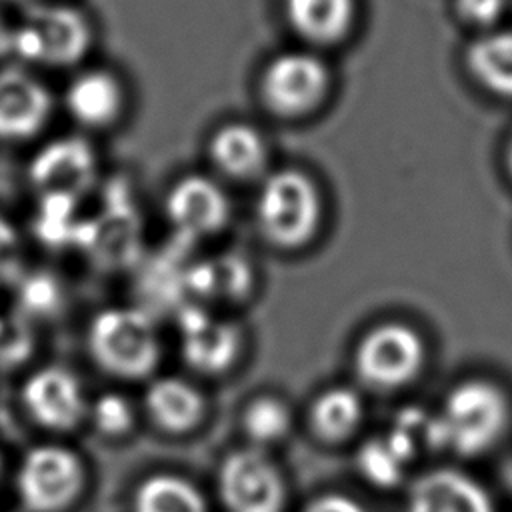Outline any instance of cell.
<instances>
[{
    "instance_id": "6da1fadb",
    "label": "cell",
    "mask_w": 512,
    "mask_h": 512,
    "mask_svg": "<svg viewBox=\"0 0 512 512\" xmlns=\"http://www.w3.org/2000/svg\"><path fill=\"white\" fill-rule=\"evenodd\" d=\"M508 420V402L490 382L468 380L450 390L444 408L424 424L430 446L450 448L462 456L488 450Z\"/></svg>"
},
{
    "instance_id": "7a4b0ae2",
    "label": "cell",
    "mask_w": 512,
    "mask_h": 512,
    "mask_svg": "<svg viewBox=\"0 0 512 512\" xmlns=\"http://www.w3.org/2000/svg\"><path fill=\"white\" fill-rule=\"evenodd\" d=\"M322 194L302 170L282 168L268 174L256 196V226L266 242L294 250L308 244L322 222Z\"/></svg>"
},
{
    "instance_id": "3957f363",
    "label": "cell",
    "mask_w": 512,
    "mask_h": 512,
    "mask_svg": "<svg viewBox=\"0 0 512 512\" xmlns=\"http://www.w3.org/2000/svg\"><path fill=\"white\" fill-rule=\"evenodd\" d=\"M88 348L102 370L130 380L150 374L160 358L152 318L132 306L100 310L88 326Z\"/></svg>"
},
{
    "instance_id": "277c9868",
    "label": "cell",
    "mask_w": 512,
    "mask_h": 512,
    "mask_svg": "<svg viewBox=\"0 0 512 512\" xmlns=\"http://www.w3.org/2000/svg\"><path fill=\"white\" fill-rule=\"evenodd\" d=\"M330 84V68L318 54L286 50L264 66L260 98L272 114L298 118L314 112L326 100Z\"/></svg>"
},
{
    "instance_id": "5b68a950",
    "label": "cell",
    "mask_w": 512,
    "mask_h": 512,
    "mask_svg": "<svg viewBox=\"0 0 512 512\" xmlns=\"http://www.w3.org/2000/svg\"><path fill=\"white\" fill-rule=\"evenodd\" d=\"M424 356V342L414 328L402 322H382L358 342L354 368L368 386L390 390L414 380Z\"/></svg>"
},
{
    "instance_id": "8992f818",
    "label": "cell",
    "mask_w": 512,
    "mask_h": 512,
    "mask_svg": "<svg viewBox=\"0 0 512 512\" xmlns=\"http://www.w3.org/2000/svg\"><path fill=\"white\" fill-rule=\"evenodd\" d=\"M84 480V464L72 450L46 444L24 456L16 486L30 512H62L80 496Z\"/></svg>"
},
{
    "instance_id": "52a82bcc",
    "label": "cell",
    "mask_w": 512,
    "mask_h": 512,
    "mask_svg": "<svg viewBox=\"0 0 512 512\" xmlns=\"http://www.w3.org/2000/svg\"><path fill=\"white\" fill-rule=\"evenodd\" d=\"M218 490L230 512H282L286 502L284 478L260 448L228 454L218 472Z\"/></svg>"
},
{
    "instance_id": "ba28073f",
    "label": "cell",
    "mask_w": 512,
    "mask_h": 512,
    "mask_svg": "<svg viewBox=\"0 0 512 512\" xmlns=\"http://www.w3.org/2000/svg\"><path fill=\"white\" fill-rule=\"evenodd\" d=\"M92 30L88 18L70 6L38 8L20 30L16 48L24 58L66 66L84 56Z\"/></svg>"
},
{
    "instance_id": "9c48e42d",
    "label": "cell",
    "mask_w": 512,
    "mask_h": 512,
    "mask_svg": "<svg viewBox=\"0 0 512 512\" xmlns=\"http://www.w3.org/2000/svg\"><path fill=\"white\" fill-rule=\"evenodd\" d=\"M230 212L226 190L206 174H186L166 194V216L186 236L202 238L220 232Z\"/></svg>"
},
{
    "instance_id": "30bf717a",
    "label": "cell",
    "mask_w": 512,
    "mask_h": 512,
    "mask_svg": "<svg viewBox=\"0 0 512 512\" xmlns=\"http://www.w3.org/2000/svg\"><path fill=\"white\" fill-rule=\"evenodd\" d=\"M28 414L50 430H70L88 416L80 380L62 366H44L28 376L22 388Z\"/></svg>"
},
{
    "instance_id": "8fae6325",
    "label": "cell",
    "mask_w": 512,
    "mask_h": 512,
    "mask_svg": "<svg viewBox=\"0 0 512 512\" xmlns=\"http://www.w3.org/2000/svg\"><path fill=\"white\" fill-rule=\"evenodd\" d=\"M48 86L28 70L0 68V140L20 142L36 136L52 114Z\"/></svg>"
},
{
    "instance_id": "7c38bea8",
    "label": "cell",
    "mask_w": 512,
    "mask_h": 512,
    "mask_svg": "<svg viewBox=\"0 0 512 512\" xmlns=\"http://www.w3.org/2000/svg\"><path fill=\"white\" fill-rule=\"evenodd\" d=\"M178 326L182 354L198 372L220 374L234 364L242 344L236 324L194 306L182 312Z\"/></svg>"
},
{
    "instance_id": "4fadbf2b",
    "label": "cell",
    "mask_w": 512,
    "mask_h": 512,
    "mask_svg": "<svg viewBox=\"0 0 512 512\" xmlns=\"http://www.w3.org/2000/svg\"><path fill=\"white\" fill-rule=\"evenodd\" d=\"M96 176V154L80 138L48 142L32 160L30 178L38 190L50 196H74L84 192Z\"/></svg>"
},
{
    "instance_id": "5bb4252c",
    "label": "cell",
    "mask_w": 512,
    "mask_h": 512,
    "mask_svg": "<svg viewBox=\"0 0 512 512\" xmlns=\"http://www.w3.org/2000/svg\"><path fill=\"white\" fill-rule=\"evenodd\" d=\"M124 86L108 70L92 68L76 74L64 90V106L70 118L86 128H106L124 110Z\"/></svg>"
},
{
    "instance_id": "9a60e30c",
    "label": "cell",
    "mask_w": 512,
    "mask_h": 512,
    "mask_svg": "<svg viewBox=\"0 0 512 512\" xmlns=\"http://www.w3.org/2000/svg\"><path fill=\"white\" fill-rule=\"evenodd\" d=\"M408 512H494L486 490L464 472L442 468L416 480Z\"/></svg>"
},
{
    "instance_id": "2e32d148",
    "label": "cell",
    "mask_w": 512,
    "mask_h": 512,
    "mask_svg": "<svg viewBox=\"0 0 512 512\" xmlns=\"http://www.w3.org/2000/svg\"><path fill=\"white\" fill-rule=\"evenodd\" d=\"M208 152L214 166L236 180L260 176L268 162L266 138L256 126L246 122L220 126L208 142Z\"/></svg>"
},
{
    "instance_id": "e0dca14e",
    "label": "cell",
    "mask_w": 512,
    "mask_h": 512,
    "mask_svg": "<svg viewBox=\"0 0 512 512\" xmlns=\"http://www.w3.org/2000/svg\"><path fill=\"white\" fill-rule=\"evenodd\" d=\"M292 30L312 44L342 40L356 18L354 0H284Z\"/></svg>"
},
{
    "instance_id": "ac0fdd59",
    "label": "cell",
    "mask_w": 512,
    "mask_h": 512,
    "mask_svg": "<svg viewBox=\"0 0 512 512\" xmlns=\"http://www.w3.org/2000/svg\"><path fill=\"white\" fill-rule=\"evenodd\" d=\"M144 402L150 418L170 434L192 430L204 414V398L198 388L176 376L152 382Z\"/></svg>"
},
{
    "instance_id": "d6986e66",
    "label": "cell",
    "mask_w": 512,
    "mask_h": 512,
    "mask_svg": "<svg viewBox=\"0 0 512 512\" xmlns=\"http://www.w3.org/2000/svg\"><path fill=\"white\" fill-rule=\"evenodd\" d=\"M468 68L494 94L512 98V30L490 32L468 48Z\"/></svg>"
},
{
    "instance_id": "ffe728a7",
    "label": "cell",
    "mask_w": 512,
    "mask_h": 512,
    "mask_svg": "<svg viewBox=\"0 0 512 512\" xmlns=\"http://www.w3.org/2000/svg\"><path fill=\"white\" fill-rule=\"evenodd\" d=\"M362 422V400L346 386H334L322 392L310 412V424L318 438L340 442L352 436Z\"/></svg>"
},
{
    "instance_id": "44dd1931",
    "label": "cell",
    "mask_w": 512,
    "mask_h": 512,
    "mask_svg": "<svg viewBox=\"0 0 512 512\" xmlns=\"http://www.w3.org/2000/svg\"><path fill=\"white\" fill-rule=\"evenodd\" d=\"M134 512H208L202 492L186 478L156 474L134 492Z\"/></svg>"
},
{
    "instance_id": "7402d4cb",
    "label": "cell",
    "mask_w": 512,
    "mask_h": 512,
    "mask_svg": "<svg viewBox=\"0 0 512 512\" xmlns=\"http://www.w3.org/2000/svg\"><path fill=\"white\" fill-rule=\"evenodd\" d=\"M196 274V290L204 296L216 298H238L250 288V270L246 262L234 256H220Z\"/></svg>"
},
{
    "instance_id": "603a6c76",
    "label": "cell",
    "mask_w": 512,
    "mask_h": 512,
    "mask_svg": "<svg viewBox=\"0 0 512 512\" xmlns=\"http://www.w3.org/2000/svg\"><path fill=\"white\" fill-rule=\"evenodd\" d=\"M244 430L248 438L258 446L280 442L292 424L288 406L278 398H256L244 412Z\"/></svg>"
},
{
    "instance_id": "cb8c5ba5",
    "label": "cell",
    "mask_w": 512,
    "mask_h": 512,
    "mask_svg": "<svg viewBox=\"0 0 512 512\" xmlns=\"http://www.w3.org/2000/svg\"><path fill=\"white\" fill-rule=\"evenodd\" d=\"M360 474L378 488H392L402 480L406 462L392 448L388 438H370L358 452Z\"/></svg>"
},
{
    "instance_id": "d4e9b609",
    "label": "cell",
    "mask_w": 512,
    "mask_h": 512,
    "mask_svg": "<svg viewBox=\"0 0 512 512\" xmlns=\"http://www.w3.org/2000/svg\"><path fill=\"white\" fill-rule=\"evenodd\" d=\"M88 416L96 430L104 436H124L134 424V412L130 402L116 392L98 396L88 406Z\"/></svg>"
},
{
    "instance_id": "484cf974",
    "label": "cell",
    "mask_w": 512,
    "mask_h": 512,
    "mask_svg": "<svg viewBox=\"0 0 512 512\" xmlns=\"http://www.w3.org/2000/svg\"><path fill=\"white\" fill-rule=\"evenodd\" d=\"M30 334L22 320L0 316V364H14L26 356Z\"/></svg>"
},
{
    "instance_id": "4316f807",
    "label": "cell",
    "mask_w": 512,
    "mask_h": 512,
    "mask_svg": "<svg viewBox=\"0 0 512 512\" xmlns=\"http://www.w3.org/2000/svg\"><path fill=\"white\" fill-rule=\"evenodd\" d=\"M22 242L18 230L0 214V282L12 280L20 270Z\"/></svg>"
},
{
    "instance_id": "83f0119b",
    "label": "cell",
    "mask_w": 512,
    "mask_h": 512,
    "mask_svg": "<svg viewBox=\"0 0 512 512\" xmlns=\"http://www.w3.org/2000/svg\"><path fill=\"white\" fill-rule=\"evenodd\" d=\"M506 6V0H456L460 16L472 24H492L498 20Z\"/></svg>"
},
{
    "instance_id": "f1b7e54d",
    "label": "cell",
    "mask_w": 512,
    "mask_h": 512,
    "mask_svg": "<svg viewBox=\"0 0 512 512\" xmlns=\"http://www.w3.org/2000/svg\"><path fill=\"white\" fill-rule=\"evenodd\" d=\"M304 512H366L362 504L344 494H324L312 500Z\"/></svg>"
},
{
    "instance_id": "f546056e",
    "label": "cell",
    "mask_w": 512,
    "mask_h": 512,
    "mask_svg": "<svg viewBox=\"0 0 512 512\" xmlns=\"http://www.w3.org/2000/svg\"><path fill=\"white\" fill-rule=\"evenodd\" d=\"M508 168L512 172V144H510V150H508Z\"/></svg>"
},
{
    "instance_id": "4dcf8cb0",
    "label": "cell",
    "mask_w": 512,
    "mask_h": 512,
    "mask_svg": "<svg viewBox=\"0 0 512 512\" xmlns=\"http://www.w3.org/2000/svg\"><path fill=\"white\" fill-rule=\"evenodd\" d=\"M0 472H2V462H0Z\"/></svg>"
}]
</instances>
